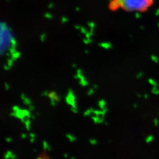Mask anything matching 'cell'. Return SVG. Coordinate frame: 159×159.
I'll list each match as a JSON object with an SVG mask.
<instances>
[{
	"mask_svg": "<svg viewBox=\"0 0 159 159\" xmlns=\"http://www.w3.org/2000/svg\"><path fill=\"white\" fill-rule=\"evenodd\" d=\"M12 139L11 138H10V137H6V141L7 143H10L11 142Z\"/></svg>",
	"mask_w": 159,
	"mask_h": 159,
	"instance_id": "ffe728a7",
	"label": "cell"
},
{
	"mask_svg": "<svg viewBox=\"0 0 159 159\" xmlns=\"http://www.w3.org/2000/svg\"><path fill=\"white\" fill-rule=\"evenodd\" d=\"M48 94H49V93L47 91H44V92H43V93H42V94H41V96L43 97H46L48 96Z\"/></svg>",
	"mask_w": 159,
	"mask_h": 159,
	"instance_id": "ac0fdd59",
	"label": "cell"
},
{
	"mask_svg": "<svg viewBox=\"0 0 159 159\" xmlns=\"http://www.w3.org/2000/svg\"><path fill=\"white\" fill-rule=\"evenodd\" d=\"M98 106L100 107V108H101L102 110L104 108L106 107V102L105 100H101L98 102Z\"/></svg>",
	"mask_w": 159,
	"mask_h": 159,
	"instance_id": "8992f818",
	"label": "cell"
},
{
	"mask_svg": "<svg viewBox=\"0 0 159 159\" xmlns=\"http://www.w3.org/2000/svg\"><path fill=\"white\" fill-rule=\"evenodd\" d=\"M66 137H67V138L68 139V140L71 142H74V141L76 140V137L73 136V135H72V134H66Z\"/></svg>",
	"mask_w": 159,
	"mask_h": 159,
	"instance_id": "30bf717a",
	"label": "cell"
},
{
	"mask_svg": "<svg viewBox=\"0 0 159 159\" xmlns=\"http://www.w3.org/2000/svg\"><path fill=\"white\" fill-rule=\"evenodd\" d=\"M93 93H94V91H93L92 89H91V90H90L89 91V93H88V95H89V96H91V95H92Z\"/></svg>",
	"mask_w": 159,
	"mask_h": 159,
	"instance_id": "44dd1931",
	"label": "cell"
},
{
	"mask_svg": "<svg viewBox=\"0 0 159 159\" xmlns=\"http://www.w3.org/2000/svg\"><path fill=\"white\" fill-rule=\"evenodd\" d=\"M48 97H49V98L51 99H54L55 100H56L57 102L60 101V97L57 95V93L55 91H51L50 93H49Z\"/></svg>",
	"mask_w": 159,
	"mask_h": 159,
	"instance_id": "3957f363",
	"label": "cell"
},
{
	"mask_svg": "<svg viewBox=\"0 0 159 159\" xmlns=\"http://www.w3.org/2000/svg\"><path fill=\"white\" fill-rule=\"evenodd\" d=\"M30 142L31 143H33L34 142V140H35V135L34 134V133H31L30 134Z\"/></svg>",
	"mask_w": 159,
	"mask_h": 159,
	"instance_id": "5bb4252c",
	"label": "cell"
},
{
	"mask_svg": "<svg viewBox=\"0 0 159 159\" xmlns=\"http://www.w3.org/2000/svg\"><path fill=\"white\" fill-rule=\"evenodd\" d=\"M152 93L154 95L158 96V95H159V89L157 88L156 87H154L152 89Z\"/></svg>",
	"mask_w": 159,
	"mask_h": 159,
	"instance_id": "8fae6325",
	"label": "cell"
},
{
	"mask_svg": "<svg viewBox=\"0 0 159 159\" xmlns=\"http://www.w3.org/2000/svg\"><path fill=\"white\" fill-rule=\"evenodd\" d=\"M64 157H65V158H67V157H68V154L67 153H64Z\"/></svg>",
	"mask_w": 159,
	"mask_h": 159,
	"instance_id": "d4e9b609",
	"label": "cell"
},
{
	"mask_svg": "<svg viewBox=\"0 0 159 159\" xmlns=\"http://www.w3.org/2000/svg\"><path fill=\"white\" fill-rule=\"evenodd\" d=\"M90 143L91 144V145H96L97 144V141L96 139H90Z\"/></svg>",
	"mask_w": 159,
	"mask_h": 159,
	"instance_id": "2e32d148",
	"label": "cell"
},
{
	"mask_svg": "<svg viewBox=\"0 0 159 159\" xmlns=\"http://www.w3.org/2000/svg\"><path fill=\"white\" fill-rule=\"evenodd\" d=\"M43 147L44 150H47L48 151H50L51 150V147L48 145V144L47 143V142L46 141H44V142H43Z\"/></svg>",
	"mask_w": 159,
	"mask_h": 159,
	"instance_id": "9c48e42d",
	"label": "cell"
},
{
	"mask_svg": "<svg viewBox=\"0 0 159 159\" xmlns=\"http://www.w3.org/2000/svg\"><path fill=\"white\" fill-rule=\"evenodd\" d=\"M75 99V98L74 97L73 91H72V90H70L69 92H68V96L66 98V102H67V104L70 105L71 107L75 106H76Z\"/></svg>",
	"mask_w": 159,
	"mask_h": 159,
	"instance_id": "7a4b0ae2",
	"label": "cell"
},
{
	"mask_svg": "<svg viewBox=\"0 0 159 159\" xmlns=\"http://www.w3.org/2000/svg\"><path fill=\"white\" fill-rule=\"evenodd\" d=\"M31 117H32V119H35V116H34V115H33V116H31Z\"/></svg>",
	"mask_w": 159,
	"mask_h": 159,
	"instance_id": "484cf974",
	"label": "cell"
},
{
	"mask_svg": "<svg viewBox=\"0 0 159 159\" xmlns=\"http://www.w3.org/2000/svg\"><path fill=\"white\" fill-rule=\"evenodd\" d=\"M41 159V157H38V159Z\"/></svg>",
	"mask_w": 159,
	"mask_h": 159,
	"instance_id": "f1b7e54d",
	"label": "cell"
},
{
	"mask_svg": "<svg viewBox=\"0 0 159 159\" xmlns=\"http://www.w3.org/2000/svg\"><path fill=\"white\" fill-rule=\"evenodd\" d=\"M105 125H108V123H107V122H106V123H105Z\"/></svg>",
	"mask_w": 159,
	"mask_h": 159,
	"instance_id": "4316f807",
	"label": "cell"
},
{
	"mask_svg": "<svg viewBox=\"0 0 159 159\" xmlns=\"http://www.w3.org/2000/svg\"><path fill=\"white\" fill-rule=\"evenodd\" d=\"M75 159V158H74V157H71V159Z\"/></svg>",
	"mask_w": 159,
	"mask_h": 159,
	"instance_id": "83f0119b",
	"label": "cell"
},
{
	"mask_svg": "<svg viewBox=\"0 0 159 159\" xmlns=\"http://www.w3.org/2000/svg\"><path fill=\"white\" fill-rule=\"evenodd\" d=\"M17 156L15 154L13 153L11 151H7L4 155L5 159H16Z\"/></svg>",
	"mask_w": 159,
	"mask_h": 159,
	"instance_id": "277c9868",
	"label": "cell"
},
{
	"mask_svg": "<svg viewBox=\"0 0 159 159\" xmlns=\"http://www.w3.org/2000/svg\"><path fill=\"white\" fill-rule=\"evenodd\" d=\"M71 110L74 113H77V112H78V108H77L76 106H72L71 108Z\"/></svg>",
	"mask_w": 159,
	"mask_h": 159,
	"instance_id": "9a60e30c",
	"label": "cell"
},
{
	"mask_svg": "<svg viewBox=\"0 0 159 159\" xmlns=\"http://www.w3.org/2000/svg\"><path fill=\"white\" fill-rule=\"evenodd\" d=\"M23 103H24L25 105H27V106H30V105H31V103H32L31 100L29 98L27 97L23 99Z\"/></svg>",
	"mask_w": 159,
	"mask_h": 159,
	"instance_id": "ba28073f",
	"label": "cell"
},
{
	"mask_svg": "<svg viewBox=\"0 0 159 159\" xmlns=\"http://www.w3.org/2000/svg\"><path fill=\"white\" fill-rule=\"evenodd\" d=\"M154 0H111L108 8L116 11L122 10L127 12H146L153 5Z\"/></svg>",
	"mask_w": 159,
	"mask_h": 159,
	"instance_id": "6da1fadb",
	"label": "cell"
},
{
	"mask_svg": "<svg viewBox=\"0 0 159 159\" xmlns=\"http://www.w3.org/2000/svg\"><path fill=\"white\" fill-rule=\"evenodd\" d=\"M29 110L30 111H34V110H35V107H34V106L31 105V104L29 106Z\"/></svg>",
	"mask_w": 159,
	"mask_h": 159,
	"instance_id": "e0dca14e",
	"label": "cell"
},
{
	"mask_svg": "<svg viewBox=\"0 0 159 159\" xmlns=\"http://www.w3.org/2000/svg\"><path fill=\"white\" fill-rule=\"evenodd\" d=\"M21 137L23 139H25L27 138V134H24L23 133L21 135Z\"/></svg>",
	"mask_w": 159,
	"mask_h": 159,
	"instance_id": "7402d4cb",
	"label": "cell"
},
{
	"mask_svg": "<svg viewBox=\"0 0 159 159\" xmlns=\"http://www.w3.org/2000/svg\"><path fill=\"white\" fill-rule=\"evenodd\" d=\"M20 110V108L18 107V106H14L13 107H12V111H17L18 110Z\"/></svg>",
	"mask_w": 159,
	"mask_h": 159,
	"instance_id": "d6986e66",
	"label": "cell"
},
{
	"mask_svg": "<svg viewBox=\"0 0 159 159\" xmlns=\"http://www.w3.org/2000/svg\"><path fill=\"white\" fill-rule=\"evenodd\" d=\"M155 140V137L153 134H148L145 138V142L147 144H150L153 142Z\"/></svg>",
	"mask_w": 159,
	"mask_h": 159,
	"instance_id": "5b68a950",
	"label": "cell"
},
{
	"mask_svg": "<svg viewBox=\"0 0 159 159\" xmlns=\"http://www.w3.org/2000/svg\"><path fill=\"white\" fill-rule=\"evenodd\" d=\"M143 97H144V99H148V98H149V96L148 95V94H144V96H143Z\"/></svg>",
	"mask_w": 159,
	"mask_h": 159,
	"instance_id": "603a6c76",
	"label": "cell"
},
{
	"mask_svg": "<svg viewBox=\"0 0 159 159\" xmlns=\"http://www.w3.org/2000/svg\"><path fill=\"white\" fill-rule=\"evenodd\" d=\"M137 107H138V104H137L135 103V104H133V107H134V108H137Z\"/></svg>",
	"mask_w": 159,
	"mask_h": 159,
	"instance_id": "cb8c5ba5",
	"label": "cell"
},
{
	"mask_svg": "<svg viewBox=\"0 0 159 159\" xmlns=\"http://www.w3.org/2000/svg\"><path fill=\"white\" fill-rule=\"evenodd\" d=\"M25 125V127L28 131L30 130V126H31V121L29 119H27L24 123Z\"/></svg>",
	"mask_w": 159,
	"mask_h": 159,
	"instance_id": "52a82bcc",
	"label": "cell"
},
{
	"mask_svg": "<svg viewBox=\"0 0 159 159\" xmlns=\"http://www.w3.org/2000/svg\"><path fill=\"white\" fill-rule=\"evenodd\" d=\"M153 125L155 127H158L159 125V120L157 118H154L153 121Z\"/></svg>",
	"mask_w": 159,
	"mask_h": 159,
	"instance_id": "4fadbf2b",
	"label": "cell"
},
{
	"mask_svg": "<svg viewBox=\"0 0 159 159\" xmlns=\"http://www.w3.org/2000/svg\"><path fill=\"white\" fill-rule=\"evenodd\" d=\"M93 113L92 112V110H91V108H90L89 110H87V111H85L84 113V116L85 117H87V116H90V115H91V114Z\"/></svg>",
	"mask_w": 159,
	"mask_h": 159,
	"instance_id": "7c38bea8",
	"label": "cell"
}]
</instances>
